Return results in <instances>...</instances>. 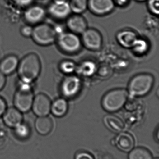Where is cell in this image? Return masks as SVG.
I'll list each match as a JSON object with an SVG mask.
<instances>
[{
  "label": "cell",
  "instance_id": "obj_1",
  "mask_svg": "<svg viewBox=\"0 0 159 159\" xmlns=\"http://www.w3.org/2000/svg\"><path fill=\"white\" fill-rule=\"evenodd\" d=\"M20 81L31 84L40 75L41 64L38 56L30 53L22 58L17 69Z\"/></svg>",
  "mask_w": 159,
  "mask_h": 159
},
{
  "label": "cell",
  "instance_id": "obj_2",
  "mask_svg": "<svg viewBox=\"0 0 159 159\" xmlns=\"http://www.w3.org/2000/svg\"><path fill=\"white\" fill-rule=\"evenodd\" d=\"M154 83L155 78L152 75L139 74L130 80L127 90L129 95L132 97H143L151 91Z\"/></svg>",
  "mask_w": 159,
  "mask_h": 159
},
{
  "label": "cell",
  "instance_id": "obj_3",
  "mask_svg": "<svg viewBox=\"0 0 159 159\" xmlns=\"http://www.w3.org/2000/svg\"><path fill=\"white\" fill-rule=\"evenodd\" d=\"M128 90L123 88L114 89L104 95L101 101L103 108L109 113L117 112L124 107L128 100Z\"/></svg>",
  "mask_w": 159,
  "mask_h": 159
},
{
  "label": "cell",
  "instance_id": "obj_4",
  "mask_svg": "<svg viewBox=\"0 0 159 159\" xmlns=\"http://www.w3.org/2000/svg\"><path fill=\"white\" fill-rule=\"evenodd\" d=\"M31 84L20 81L14 95V107L22 113H27L31 109L34 96Z\"/></svg>",
  "mask_w": 159,
  "mask_h": 159
},
{
  "label": "cell",
  "instance_id": "obj_5",
  "mask_svg": "<svg viewBox=\"0 0 159 159\" xmlns=\"http://www.w3.org/2000/svg\"><path fill=\"white\" fill-rule=\"evenodd\" d=\"M59 48L66 54H76L81 50L82 44L81 39L73 33L63 32L57 39Z\"/></svg>",
  "mask_w": 159,
  "mask_h": 159
},
{
  "label": "cell",
  "instance_id": "obj_6",
  "mask_svg": "<svg viewBox=\"0 0 159 159\" xmlns=\"http://www.w3.org/2000/svg\"><path fill=\"white\" fill-rule=\"evenodd\" d=\"M57 34L54 28L46 24L35 26L33 30L32 38L35 43L40 46H48L57 40Z\"/></svg>",
  "mask_w": 159,
  "mask_h": 159
},
{
  "label": "cell",
  "instance_id": "obj_7",
  "mask_svg": "<svg viewBox=\"0 0 159 159\" xmlns=\"http://www.w3.org/2000/svg\"><path fill=\"white\" fill-rule=\"evenodd\" d=\"M81 87L80 78L77 75H70L63 80L60 86L61 93L64 98L71 99L80 92Z\"/></svg>",
  "mask_w": 159,
  "mask_h": 159
},
{
  "label": "cell",
  "instance_id": "obj_8",
  "mask_svg": "<svg viewBox=\"0 0 159 159\" xmlns=\"http://www.w3.org/2000/svg\"><path fill=\"white\" fill-rule=\"evenodd\" d=\"M81 34L82 45L87 49L97 51L101 48L103 37L98 30L93 28H87Z\"/></svg>",
  "mask_w": 159,
  "mask_h": 159
},
{
  "label": "cell",
  "instance_id": "obj_9",
  "mask_svg": "<svg viewBox=\"0 0 159 159\" xmlns=\"http://www.w3.org/2000/svg\"><path fill=\"white\" fill-rule=\"evenodd\" d=\"M51 102L47 95L39 93L34 97L31 109L37 117L48 116L50 113Z\"/></svg>",
  "mask_w": 159,
  "mask_h": 159
},
{
  "label": "cell",
  "instance_id": "obj_10",
  "mask_svg": "<svg viewBox=\"0 0 159 159\" xmlns=\"http://www.w3.org/2000/svg\"><path fill=\"white\" fill-rule=\"evenodd\" d=\"M115 6L113 0H88V8L96 16L110 14L115 9Z\"/></svg>",
  "mask_w": 159,
  "mask_h": 159
},
{
  "label": "cell",
  "instance_id": "obj_11",
  "mask_svg": "<svg viewBox=\"0 0 159 159\" xmlns=\"http://www.w3.org/2000/svg\"><path fill=\"white\" fill-rule=\"evenodd\" d=\"M49 12L52 16L58 20L67 18L71 14L69 2L63 0H54L49 7Z\"/></svg>",
  "mask_w": 159,
  "mask_h": 159
},
{
  "label": "cell",
  "instance_id": "obj_12",
  "mask_svg": "<svg viewBox=\"0 0 159 159\" xmlns=\"http://www.w3.org/2000/svg\"><path fill=\"white\" fill-rule=\"evenodd\" d=\"M67 28L71 32L75 34H82L87 29V22L81 14H75L69 16L66 21Z\"/></svg>",
  "mask_w": 159,
  "mask_h": 159
},
{
  "label": "cell",
  "instance_id": "obj_13",
  "mask_svg": "<svg viewBox=\"0 0 159 159\" xmlns=\"http://www.w3.org/2000/svg\"><path fill=\"white\" fill-rule=\"evenodd\" d=\"M115 145L121 151L129 152L134 148L135 140L131 134L122 131L115 139Z\"/></svg>",
  "mask_w": 159,
  "mask_h": 159
},
{
  "label": "cell",
  "instance_id": "obj_14",
  "mask_svg": "<svg viewBox=\"0 0 159 159\" xmlns=\"http://www.w3.org/2000/svg\"><path fill=\"white\" fill-rule=\"evenodd\" d=\"M2 116L5 124L9 128H15L22 123L23 120L22 113L15 107L7 108Z\"/></svg>",
  "mask_w": 159,
  "mask_h": 159
},
{
  "label": "cell",
  "instance_id": "obj_15",
  "mask_svg": "<svg viewBox=\"0 0 159 159\" xmlns=\"http://www.w3.org/2000/svg\"><path fill=\"white\" fill-rule=\"evenodd\" d=\"M139 37L132 30H124L118 33L116 39L119 44L127 48L132 49Z\"/></svg>",
  "mask_w": 159,
  "mask_h": 159
},
{
  "label": "cell",
  "instance_id": "obj_16",
  "mask_svg": "<svg viewBox=\"0 0 159 159\" xmlns=\"http://www.w3.org/2000/svg\"><path fill=\"white\" fill-rule=\"evenodd\" d=\"M19 62V61L16 56L9 55L0 62V72L5 76L10 75L16 70Z\"/></svg>",
  "mask_w": 159,
  "mask_h": 159
},
{
  "label": "cell",
  "instance_id": "obj_17",
  "mask_svg": "<svg viewBox=\"0 0 159 159\" xmlns=\"http://www.w3.org/2000/svg\"><path fill=\"white\" fill-rule=\"evenodd\" d=\"M45 15V11L43 7L35 6L26 10L24 13V18L29 23L35 24L41 21Z\"/></svg>",
  "mask_w": 159,
  "mask_h": 159
},
{
  "label": "cell",
  "instance_id": "obj_18",
  "mask_svg": "<svg viewBox=\"0 0 159 159\" xmlns=\"http://www.w3.org/2000/svg\"><path fill=\"white\" fill-rule=\"evenodd\" d=\"M53 121L48 116L38 117L35 123L37 132L42 135L49 134L53 129Z\"/></svg>",
  "mask_w": 159,
  "mask_h": 159
},
{
  "label": "cell",
  "instance_id": "obj_19",
  "mask_svg": "<svg viewBox=\"0 0 159 159\" xmlns=\"http://www.w3.org/2000/svg\"><path fill=\"white\" fill-rule=\"evenodd\" d=\"M68 110V104L65 98H59L51 102L50 113L57 117L64 116Z\"/></svg>",
  "mask_w": 159,
  "mask_h": 159
},
{
  "label": "cell",
  "instance_id": "obj_20",
  "mask_svg": "<svg viewBox=\"0 0 159 159\" xmlns=\"http://www.w3.org/2000/svg\"><path fill=\"white\" fill-rule=\"evenodd\" d=\"M104 124L108 129L115 133L121 132L125 128L122 120L118 117L113 115L105 116L103 120Z\"/></svg>",
  "mask_w": 159,
  "mask_h": 159
},
{
  "label": "cell",
  "instance_id": "obj_21",
  "mask_svg": "<svg viewBox=\"0 0 159 159\" xmlns=\"http://www.w3.org/2000/svg\"><path fill=\"white\" fill-rule=\"evenodd\" d=\"M97 65L90 60L85 61L77 67L76 71L79 74L85 77L92 76L97 71Z\"/></svg>",
  "mask_w": 159,
  "mask_h": 159
},
{
  "label": "cell",
  "instance_id": "obj_22",
  "mask_svg": "<svg viewBox=\"0 0 159 159\" xmlns=\"http://www.w3.org/2000/svg\"><path fill=\"white\" fill-rule=\"evenodd\" d=\"M128 159H153V156L147 148L138 147L133 148L129 152Z\"/></svg>",
  "mask_w": 159,
  "mask_h": 159
},
{
  "label": "cell",
  "instance_id": "obj_23",
  "mask_svg": "<svg viewBox=\"0 0 159 159\" xmlns=\"http://www.w3.org/2000/svg\"><path fill=\"white\" fill-rule=\"evenodd\" d=\"M71 11L74 14H81L88 8V0H70Z\"/></svg>",
  "mask_w": 159,
  "mask_h": 159
},
{
  "label": "cell",
  "instance_id": "obj_24",
  "mask_svg": "<svg viewBox=\"0 0 159 159\" xmlns=\"http://www.w3.org/2000/svg\"><path fill=\"white\" fill-rule=\"evenodd\" d=\"M76 64L72 61L64 60L59 64V69L63 73L67 75H72L76 71Z\"/></svg>",
  "mask_w": 159,
  "mask_h": 159
},
{
  "label": "cell",
  "instance_id": "obj_25",
  "mask_svg": "<svg viewBox=\"0 0 159 159\" xmlns=\"http://www.w3.org/2000/svg\"><path fill=\"white\" fill-rule=\"evenodd\" d=\"M149 45L146 40L138 38L132 49L138 55H143L148 51Z\"/></svg>",
  "mask_w": 159,
  "mask_h": 159
},
{
  "label": "cell",
  "instance_id": "obj_26",
  "mask_svg": "<svg viewBox=\"0 0 159 159\" xmlns=\"http://www.w3.org/2000/svg\"><path fill=\"white\" fill-rule=\"evenodd\" d=\"M14 129L16 135L21 139L27 138L30 134V129L26 124L21 123Z\"/></svg>",
  "mask_w": 159,
  "mask_h": 159
},
{
  "label": "cell",
  "instance_id": "obj_27",
  "mask_svg": "<svg viewBox=\"0 0 159 159\" xmlns=\"http://www.w3.org/2000/svg\"><path fill=\"white\" fill-rule=\"evenodd\" d=\"M147 8L148 10L155 16L159 15V0H148Z\"/></svg>",
  "mask_w": 159,
  "mask_h": 159
},
{
  "label": "cell",
  "instance_id": "obj_28",
  "mask_svg": "<svg viewBox=\"0 0 159 159\" xmlns=\"http://www.w3.org/2000/svg\"><path fill=\"white\" fill-rule=\"evenodd\" d=\"M74 159H94V158L93 156L89 152L80 151L76 154Z\"/></svg>",
  "mask_w": 159,
  "mask_h": 159
},
{
  "label": "cell",
  "instance_id": "obj_29",
  "mask_svg": "<svg viewBox=\"0 0 159 159\" xmlns=\"http://www.w3.org/2000/svg\"><path fill=\"white\" fill-rule=\"evenodd\" d=\"M33 28L30 26H25L21 29V34L22 36L25 37H31Z\"/></svg>",
  "mask_w": 159,
  "mask_h": 159
},
{
  "label": "cell",
  "instance_id": "obj_30",
  "mask_svg": "<svg viewBox=\"0 0 159 159\" xmlns=\"http://www.w3.org/2000/svg\"><path fill=\"white\" fill-rule=\"evenodd\" d=\"M7 108V107L5 101L2 97H0V117L2 116Z\"/></svg>",
  "mask_w": 159,
  "mask_h": 159
},
{
  "label": "cell",
  "instance_id": "obj_31",
  "mask_svg": "<svg viewBox=\"0 0 159 159\" xmlns=\"http://www.w3.org/2000/svg\"><path fill=\"white\" fill-rule=\"evenodd\" d=\"M33 0H14V2L21 6H27L32 2Z\"/></svg>",
  "mask_w": 159,
  "mask_h": 159
},
{
  "label": "cell",
  "instance_id": "obj_32",
  "mask_svg": "<svg viewBox=\"0 0 159 159\" xmlns=\"http://www.w3.org/2000/svg\"><path fill=\"white\" fill-rule=\"evenodd\" d=\"M115 5L119 6V7H125L128 4L129 0H113Z\"/></svg>",
  "mask_w": 159,
  "mask_h": 159
},
{
  "label": "cell",
  "instance_id": "obj_33",
  "mask_svg": "<svg viewBox=\"0 0 159 159\" xmlns=\"http://www.w3.org/2000/svg\"><path fill=\"white\" fill-rule=\"evenodd\" d=\"M6 82V76L0 72V91L4 87Z\"/></svg>",
  "mask_w": 159,
  "mask_h": 159
},
{
  "label": "cell",
  "instance_id": "obj_34",
  "mask_svg": "<svg viewBox=\"0 0 159 159\" xmlns=\"http://www.w3.org/2000/svg\"><path fill=\"white\" fill-rule=\"evenodd\" d=\"M159 128H158L157 129V131L155 132V134H154L156 141H157V143H158L159 142Z\"/></svg>",
  "mask_w": 159,
  "mask_h": 159
},
{
  "label": "cell",
  "instance_id": "obj_35",
  "mask_svg": "<svg viewBox=\"0 0 159 159\" xmlns=\"http://www.w3.org/2000/svg\"><path fill=\"white\" fill-rule=\"evenodd\" d=\"M135 1H137V2H144L147 1V0H135Z\"/></svg>",
  "mask_w": 159,
  "mask_h": 159
},
{
  "label": "cell",
  "instance_id": "obj_36",
  "mask_svg": "<svg viewBox=\"0 0 159 159\" xmlns=\"http://www.w3.org/2000/svg\"><path fill=\"white\" fill-rule=\"evenodd\" d=\"M159 159V158H155V159Z\"/></svg>",
  "mask_w": 159,
  "mask_h": 159
},
{
  "label": "cell",
  "instance_id": "obj_37",
  "mask_svg": "<svg viewBox=\"0 0 159 159\" xmlns=\"http://www.w3.org/2000/svg\"><path fill=\"white\" fill-rule=\"evenodd\" d=\"M63 1H67V0H63Z\"/></svg>",
  "mask_w": 159,
  "mask_h": 159
}]
</instances>
